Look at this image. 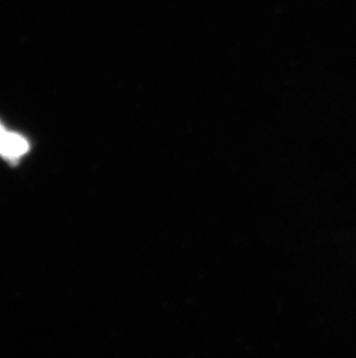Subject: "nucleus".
Instances as JSON below:
<instances>
[{"label":"nucleus","mask_w":356,"mask_h":358,"mask_svg":"<svg viewBox=\"0 0 356 358\" xmlns=\"http://www.w3.org/2000/svg\"><path fill=\"white\" fill-rule=\"evenodd\" d=\"M31 149L29 142L17 132L8 131L0 123V157L10 162H17Z\"/></svg>","instance_id":"nucleus-1"}]
</instances>
